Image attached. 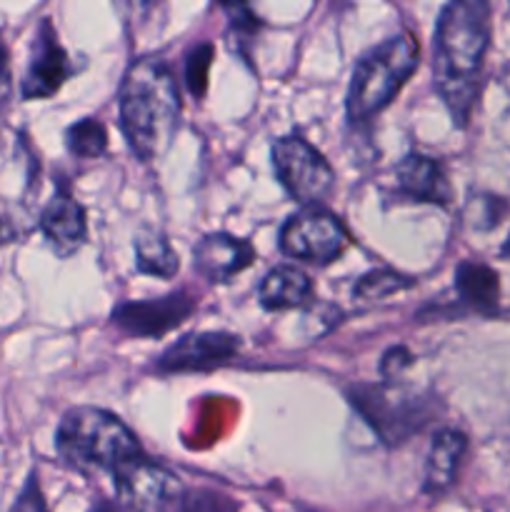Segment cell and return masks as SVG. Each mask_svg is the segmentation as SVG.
Listing matches in <instances>:
<instances>
[{"instance_id":"7","label":"cell","mask_w":510,"mask_h":512,"mask_svg":"<svg viewBox=\"0 0 510 512\" xmlns=\"http://www.w3.org/2000/svg\"><path fill=\"white\" fill-rule=\"evenodd\" d=\"M273 165L283 188L298 203L318 205L333 190L335 173L328 160L298 135L280 138L273 145Z\"/></svg>"},{"instance_id":"6","label":"cell","mask_w":510,"mask_h":512,"mask_svg":"<svg viewBox=\"0 0 510 512\" xmlns=\"http://www.w3.org/2000/svg\"><path fill=\"white\" fill-rule=\"evenodd\" d=\"M348 248V233L330 210L320 205H305L290 215L280 230V250L288 258L313 265H328Z\"/></svg>"},{"instance_id":"13","label":"cell","mask_w":510,"mask_h":512,"mask_svg":"<svg viewBox=\"0 0 510 512\" xmlns=\"http://www.w3.org/2000/svg\"><path fill=\"white\" fill-rule=\"evenodd\" d=\"M395 185L403 198L415 200V203L450 205L453 200V188H450L445 168L428 155L415 153L400 160L395 168Z\"/></svg>"},{"instance_id":"1","label":"cell","mask_w":510,"mask_h":512,"mask_svg":"<svg viewBox=\"0 0 510 512\" xmlns=\"http://www.w3.org/2000/svg\"><path fill=\"white\" fill-rule=\"evenodd\" d=\"M490 43V5L458 0L445 5L435 28L433 75L443 103L465 125L478 95L480 70Z\"/></svg>"},{"instance_id":"5","label":"cell","mask_w":510,"mask_h":512,"mask_svg":"<svg viewBox=\"0 0 510 512\" xmlns=\"http://www.w3.org/2000/svg\"><path fill=\"white\" fill-rule=\"evenodd\" d=\"M350 403L388 445L408 440L430 418V400H425L418 390H410L393 380L350 390Z\"/></svg>"},{"instance_id":"8","label":"cell","mask_w":510,"mask_h":512,"mask_svg":"<svg viewBox=\"0 0 510 512\" xmlns=\"http://www.w3.org/2000/svg\"><path fill=\"white\" fill-rule=\"evenodd\" d=\"M115 488L123 505L133 512H173L185 503V488L178 475L145 458L120 470Z\"/></svg>"},{"instance_id":"16","label":"cell","mask_w":510,"mask_h":512,"mask_svg":"<svg viewBox=\"0 0 510 512\" xmlns=\"http://www.w3.org/2000/svg\"><path fill=\"white\" fill-rule=\"evenodd\" d=\"M313 293V283L303 270L293 265H278L270 270L260 283V303L268 310H288L298 308Z\"/></svg>"},{"instance_id":"21","label":"cell","mask_w":510,"mask_h":512,"mask_svg":"<svg viewBox=\"0 0 510 512\" xmlns=\"http://www.w3.org/2000/svg\"><path fill=\"white\" fill-rule=\"evenodd\" d=\"M210 58H213V48L210 45H200L190 53L188 60V85L193 93H203L205 80H208V68H210Z\"/></svg>"},{"instance_id":"3","label":"cell","mask_w":510,"mask_h":512,"mask_svg":"<svg viewBox=\"0 0 510 512\" xmlns=\"http://www.w3.org/2000/svg\"><path fill=\"white\" fill-rule=\"evenodd\" d=\"M58 453L75 468L105 470L118 475L143 460V448L128 425L103 408H75L58 428Z\"/></svg>"},{"instance_id":"11","label":"cell","mask_w":510,"mask_h":512,"mask_svg":"<svg viewBox=\"0 0 510 512\" xmlns=\"http://www.w3.org/2000/svg\"><path fill=\"white\" fill-rule=\"evenodd\" d=\"M240 343L228 333H195L185 335L170 345L158 358V370L163 373H190V370H210L235 358Z\"/></svg>"},{"instance_id":"19","label":"cell","mask_w":510,"mask_h":512,"mask_svg":"<svg viewBox=\"0 0 510 512\" xmlns=\"http://www.w3.org/2000/svg\"><path fill=\"white\" fill-rule=\"evenodd\" d=\"M65 143L75 158H100L108 148V130L100 120L85 118L70 125L68 133H65Z\"/></svg>"},{"instance_id":"14","label":"cell","mask_w":510,"mask_h":512,"mask_svg":"<svg viewBox=\"0 0 510 512\" xmlns=\"http://www.w3.org/2000/svg\"><path fill=\"white\" fill-rule=\"evenodd\" d=\"M40 230L60 258H68L85 243V235H88L85 213L68 190H58L45 205L40 213Z\"/></svg>"},{"instance_id":"20","label":"cell","mask_w":510,"mask_h":512,"mask_svg":"<svg viewBox=\"0 0 510 512\" xmlns=\"http://www.w3.org/2000/svg\"><path fill=\"white\" fill-rule=\"evenodd\" d=\"M410 285H413V280H410L408 275H400L388 268L373 270V273L363 275V278L358 280V285H355V298H358L360 303H380V300H385L388 295L408 290Z\"/></svg>"},{"instance_id":"17","label":"cell","mask_w":510,"mask_h":512,"mask_svg":"<svg viewBox=\"0 0 510 512\" xmlns=\"http://www.w3.org/2000/svg\"><path fill=\"white\" fill-rule=\"evenodd\" d=\"M455 285L465 303L478 310H493L500 298V278L493 268L483 263H460Z\"/></svg>"},{"instance_id":"12","label":"cell","mask_w":510,"mask_h":512,"mask_svg":"<svg viewBox=\"0 0 510 512\" xmlns=\"http://www.w3.org/2000/svg\"><path fill=\"white\" fill-rule=\"evenodd\" d=\"M195 270L210 283H225L255 260V248L248 240L233 238L228 233L205 235L193 250Z\"/></svg>"},{"instance_id":"9","label":"cell","mask_w":510,"mask_h":512,"mask_svg":"<svg viewBox=\"0 0 510 512\" xmlns=\"http://www.w3.org/2000/svg\"><path fill=\"white\" fill-rule=\"evenodd\" d=\"M190 313H193V298L178 293L158 300L120 305L113 313V323L135 338H158L183 323Z\"/></svg>"},{"instance_id":"23","label":"cell","mask_w":510,"mask_h":512,"mask_svg":"<svg viewBox=\"0 0 510 512\" xmlns=\"http://www.w3.org/2000/svg\"><path fill=\"white\" fill-rule=\"evenodd\" d=\"M410 363H413V355H410L408 350H403V348H395V350H390L388 355H385L383 365H380V368H383L385 378H393V375H398L400 370L408 368Z\"/></svg>"},{"instance_id":"4","label":"cell","mask_w":510,"mask_h":512,"mask_svg":"<svg viewBox=\"0 0 510 512\" xmlns=\"http://www.w3.org/2000/svg\"><path fill=\"white\" fill-rule=\"evenodd\" d=\"M418 58L420 45L413 33H400L370 50L353 73L345 105L348 118L353 123H365L383 113L418 68Z\"/></svg>"},{"instance_id":"22","label":"cell","mask_w":510,"mask_h":512,"mask_svg":"<svg viewBox=\"0 0 510 512\" xmlns=\"http://www.w3.org/2000/svg\"><path fill=\"white\" fill-rule=\"evenodd\" d=\"M8 512H48V508H45L43 493H40L38 478H35V475H30V480L25 483V488L20 490L18 500H15L13 508H10Z\"/></svg>"},{"instance_id":"24","label":"cell","mask_w":510,"mask_h":512,"mask_svg":"<svg viewBox=\"0 0 510 512\" xmlns=\"http://www.w3.org/2000/svg\"><path fill=\"white\" fill-rule=\"evenodd\" d=\"M10 98V73H8V53H5V45L0 40V115H3L5 105Z\"/></svg>"},{"instance_id":"2","label":"cell","mask_w":510,"mask_h":512,"mask_svg":"<svg viewBox=\"0 0 510 512\" xmlns=\"http://www.w3.org/2000/svg\"><path fill=\"white\" fill-rule=\"evenodd\" d=\"M120 128L140 160H158L170 148L180 123L175 75L160 58L135 60L118 93Z\"/></svg>"},{"instance_id":"15","label":"cell","mask_w":510,"mask_h":512,"mask_svg":"<svg viewBox=\"0 0 510 512\" xmlns=\"http://www.w3.org/2000/svg\"><path fill=\"white\" fill-rule=\"evenodd\" d=\"M465 450H468V440L460 430L445 428L435 433L428 458H425V493H443L455 483Z\"/></svg>"},{"instance_id":"18","label":"cell","mask_w":510,"mask_h":512,"mask_svg":"<svg viewBox=\"0 0 510 512\" xmlns=\"http://www.w3.org/2000/svg\"><path fill=\"white\" fill-rule=\"evenodd\" d=\"M135 263L145 275L173 278L178 273V253L170 248L168 238L155 228H143L135 238Z\"/></svg>"},{"instance_id":"10","label":"cell","mask_w":510,"mask_h":512,"mask_svg":"<svg viewBox=\"0 0 510 512\" xmlns=\"http://www.w3.org/2000/svg\"><path fill=\"white\" fill-rule=\"evenodd\" d=\"M68 75V55L60 48L58 35H55L50 20L45 18L40 23L38 35H35L33 55H30L28 73H25L23 85H20V93H23L25 100L50 98V95L58 93Z\"/></svg>"}]
</instances>
